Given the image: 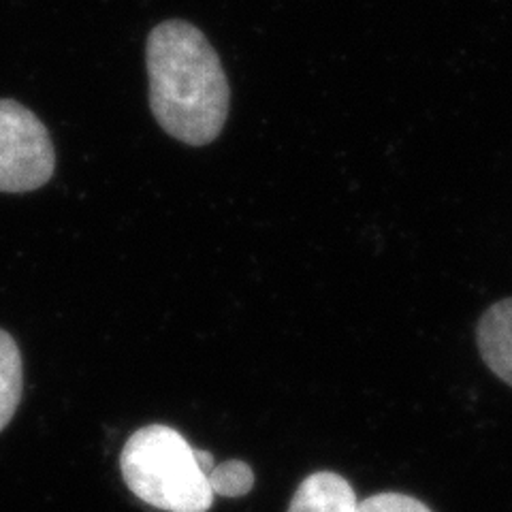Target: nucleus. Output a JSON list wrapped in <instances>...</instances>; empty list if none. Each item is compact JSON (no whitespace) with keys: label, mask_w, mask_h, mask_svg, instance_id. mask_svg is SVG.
<instances>
[{"label":"nucleus","mask_w":512,"mask_h":512,"mask_svg":"<svg viewBox=\"0 0 512 512\" xmlns=\"http://www.w3.org/2000/svg\"><path fill=\"white\" fill-rule=\"evenodd\" d=\"M357 512H434L425 502L408 493H376L359 502Z\"/></svg>","instance_id":"6e6552de"},{"label":"nucleus","mask_w":512,"mask_h":512,"mask_svg":"<svg viewBox=\"0 0 512 512\" xmlns=\"http://www.w3.org/2000/svg\"><path fill=\"white\" fill-rule=\"evenodd\" d=\"M120 472L133 495L165 512H207L216 498L197 448L167 425L137 429L120 453Z\"/></svg>","instance_id":"f03ea898"},{"label":"nucleus","mask_w":512,"mask_h":512,"mask_svg":"<svg viewBox=\"0 0 512 512\" xmlns=\"http://www.w3.org/2000/svg\"><path fill=\"white\" fill-rule=\"evenodd\" d=\"M150 109L160 128L186 146H207L229 118L231 88L218 52L184 20L158 24L146 47Z\"/></svg>","instance_id":"f257e3e1"},{"label":"nucleus","mask_w":512,"mask_h":512,"mask_svg":"<svg viewBox=\"0 0 512 512\" xmlns=\"http://www.w3.org/2000/svg\"><path fill=\"white\" fill-rule=\"evenodd\" d=\"M54 143L45 124L18 101L0 99V192H32L52 180Z\"/></svg>","instance_id":"7ed1b4c3"},{"label":"nucleus","mask_w":512,"mask_h":512,"mask_svg":"<svg viewBox=\"0 0 512 512\" xmlns=\"http://www.w3.org/2000/svg\"><path fill=\"white\" fill-rule=\"evenodd\" d=\"M24 367L22 352L11 335L0 329V431H3L22 402Z\"/></svg>","instance_id":"423d86ee"},{"label":"nucleus","mask_w":512,"mask_h":512,"mask_svg":"<svg viewBox=\"0 0 512 512\" xmlns=\"http://www.w3.org/2000/svg\"><path fill=\"white\" fill-rule=\"evenodd\" d=\"M476 342L485 365L512 387V297L493 303L480 316Z\"/></svg>","instance_id":"20e7f679"},{"label":"nucleus","mask_w":512,"mask_h":512,"mask_svg":"<svg viewBox=\"0 0 512 512\" xmlns=\"http://www.w3.org/2000/svg\"><path fill=\"white\" fill-rule=\"evenodd\" d=\"M210 487L214 495L222 498H239L254 487V472L244 461H227L222 466H214L210 472Z\"/></svg>","instance_id":"0eeeda50"},{"label":"nucleus","mask_w":512,"mask_h":512,"mask_svg":"<svg viewBox=\"0 0 512 512\" xmlns=\"http://www.w3.org/2000/svg\"><path fill=\"white\" fill-rule=\"evenodd\" d=\"M359 498L342 474L314 472L301 480L286 512H357Z\"/></svg>","instance_id":"39448f33"}]
</instances>
